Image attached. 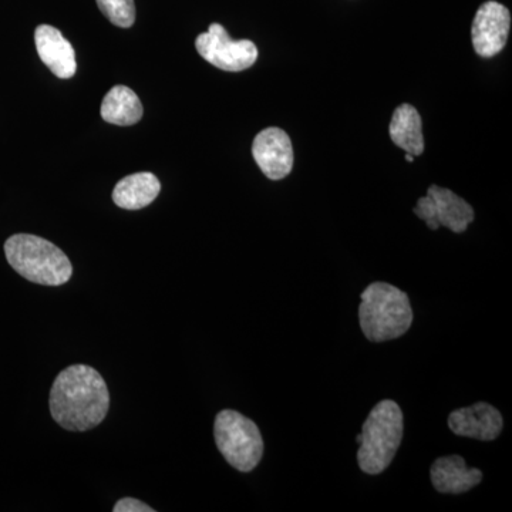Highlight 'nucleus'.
<instances>
[{
  "mask_svg": "<svg viewBox=\"0 0 512 512\" xmlns=\"http://www.w3.org/2000/svg\"><path fill=\"white\" fill-rule=\"evenodd\" d=\"M406 160L409 161V163H412V161L414 160V157L412 156V154L406 153Z\"/></svg>",
  "mask_w": 512,
  "mask_h": 512,
  "instance_id": "obj_18",
  "label": "nucleus"
},
{
  "mask_svg": "<svg viewBox=\"0 0 512 512\" xmlns=\"http://www.w3.org/2000/svg\"><path fill=\"white\" fill-rule=\"evenodd\" d=\"M9 265L33 284L62 286L73 275V266L67 255L45 238L30 234H16L5 242Z\"/></svg>",
  "mask_w": 512,
  "mask_h": 512,
  "instance_id": "obj_4",
  "label": "nucleus"
},
{
  "mask_svg": "<svg viewBox=\"0 0 512 512\" xmlns=\"http://www.w3.org/2000/svg\"><path fill=\"white\" fill-rule=\"evenodd\" d=\"M97 5L101 13L119 28H131L136 22L134 0H97Z\"/></svg>",
  "mask_w": 512,
  "mask_h": 512,
  "instance_id": "obj_16",
  "label": "nucleus"
},
{
  "mask_svg": "<svg viewBox=\"0 0 512 512\" xmlns=\"http://www.w3.org/2000/svg\"><path fill=\"white\" fill-rule=\"evenodd\" d=\"M448 427L457 436L493 441L503 431L504 420L494 406L480 402L464 409L454 410L448 416Z\"/></svg>",
  "mask_w": 512,
  "mask_h": 512,
  "instance_id": "obj_10",
  "label": "nucleus"
},
{
  "mask_svg": "<svg viewBox=\"0 0 512 512\" xmlns=\"http://www.w3.org/2000/svg\"><path fill=\"white\" fill-rule=\"evenodd\" d=\"M114 512H154V508L150 505L144 504L143 501L136 500V498L126 497L117 501L113 508Z\"/></svg>",
  "mask_w": 512,
  "mask_h": 512,
  "instance_id": "obj_17",
  "label": "nucleus"
},
{
  "mask_svg": "<svg viewBox=\"0 0 512 512\" xmlns=\"http://www.w3.org/2000/svg\"><path fill=\"white\" fill-rule=\"evenodd\" d=\"M414 214L433 231L446 227L456 234H463L474 221L473 207L456 192L439 185H431L426 197L417 202Z\"/></svg>",
  "mask_w": 512,
  "mask_h": 512,
  "instance_id": "obj_7",
  "label": "nucleus"
},
{
  "mask_svg": "<svg viewBox=\"0 0 512 512\" xmlns=\"http://www.w3.org/2000/svg\"><path fill=\"white\" fill-rule=\"evenodd\" d=\"M510 28V10L494 0L483 3L471 26V40L477 55L485 59L498 55L507 45Z\"/></svg>",
  "mask_w": 512,
  "mask_h": 512,
  "instance_id": "obj_8",
  "label": "nucleus"
},
{
  "mask_svg": "<svg viewBox=\"0 0 512 512\" xmlns=\"http://www.w3.org/2000/svg\"><path fill=\"white\" fill-rule=\"evenodd\" d=\"M101 117L116 126H133L143 117V104L130 87L116 86L104 96Z\"/></svg>",
  "mask_w": 512,
  "mask_h": 512,
  "instance_id": "obj_15",
  "label": "nucleus"
},
{
  "mask_svg": "<svg viewBox=\"0 0 512 512\" xmlns=\"http://www.w3.org/2000/svg\"><path fill=\"white\" fill-rule=\"evenodd\" d=\"M359 306L360 328L370 342H387L403 336L413 323L407 293L386 282H375L363 291Z\"/></svg>",
  "mask_w": 512,
  "mask_h": 512,
  "instance_id": "obj_2",
  "label": "nucleus"
},
{
  "mask_svg": "<svg viewBox=\"0 0 512 512\" xmlns=\"http://www.w3.org/2000/svg\"><path fill=\"white\" fill-rule=\"evenodd\" d=\"M404 433L403 412L393 400L377 403L369 413L362 433L356 437L359 443L357 463L363 473L377 476L392 463Z\"/></svg>",
  "mask_w": 512,
  "mask_h": 512,
  "instance_id": "obj_3",
  "label": "nucleus"
},
{
  "mask_svg": "<svg viewBox=\"0 0 512 512\" xmlns=\"http://www.w3.org/2000/svg\"><path fill=\"white\" fill-rule=\"evenodd\" d=\"M390 138L397 147L413 157L424 151L423 123L419 111L410 104L397 107L390 121Z\"/></svg>",
  "mask_w": 512,
  "mask_h": 512,
  "instance_id": "obj_14",
  "label": "nucleus"
},
{
  "mask_svg": "<svg viewBox=\"0 0 512 512\" xmlns=\"http://www.w3.org/2000/svg\"><path fill=\"white\" fill-rule=\"evenodd\" d=\"M49 406L53 420L64 430H92L109 413L110 393L96 369L73 365L56 377Z\"/></svg>",
  "mask_w": 512,
  "mask_h": 512,
  "instance_id": "obj_1",
  "label": "nucleus"
},
{
  "mask_svg": "<svg viewBox=\"0 0 512 512\" xmlns=\"http://www.w3.org/2000/svg\"><path fill=\"white\" fill-rule=\"evenodd\" d=\"M35 43L40 60L59 79H72L76 74V55L72 43L59 29L49 25L37 26Z\"/></svg>",
  "mask_w": 512,
  "mask_h": 512,
  "instance_id": "obj_11",
  "label": "nucleus"
},
{
  "mask_svg": "<svg viewBox=\"0 0 512 512\" xmlns=\"http://www.w3.org/2000/svg\"><path fill=\"white\" fill-rule=\"evenodd\" d=\"M218 450L229 466L241 473H249L264 456V440L258 426L235 410H222L214 424Z\"/></svg>",
  "mask_w": 512,
  "mask_h": 512,
  "instance_id": "obj_5",
  "label": "nucleus"
},
{
  "mask_svg": "<svg viewBox=\"0 0 512 512\" xmlns=\"http://www.w3.org/2000/svg\"><path fill=\"white\" fill-rule=\"evenodd\" d=\"M161 184L156 175L137 173L127 175L114 187L113 201L123 210L137 211L156 200Z\"/></svg>",
  "mask_w": 512,
  "mask_h": 512,
  "instance_id": "obj_13",
  "label": "nucleus"
},
{
  "mask_svg": "<svg viewBox=\"0 0 512 512\" xmlns=\"http://www.w3.org/2000/svg\"><path fill=\"white\" fill-rule=\"evenodd\" d=\"M431 483L441 494L467 493L477 487L483 480V473L478 468H468L463 457H440L434 461L430 470Z\"/></svg>",
  "mask_w": 512,
  "mask_h": 512,
  "instance_id": "obj_12",
  "label": "nucleus"
},
{
  "mask_svg": "<svg viewBox=\"0 0 512 512\" xmlns=\"http://www.w3.org/2000/svg\"><path fill=\"white\" fill-rule=\"evenodd\" d=\"M195 47L202 59L224 72H242L254 66L258 47L251 40H232L220 23H212L208 32L201 33Z\"/></svg>",
  "mask_w": 512,
  "mask_h": 512,
  "instance_id": "obj_6",
  "label": "nucleus"
},
{
  "mask_svg": "<svg viewBox=\"0 0 512 512\" xmlns=\"http://www.w3.org/2000/svg\"><path fill=\"white\" fill-rule=\"evenodd\" d=\"M252 156L269 180H282L293 168L291 138L282 128L269 127L255 137Z\"/></svg>",
  "mask_w": 512,
  "mask_h": 512,
  "instance_id": "obj_9",
  "label": "nucleus"
}]
</instances>
